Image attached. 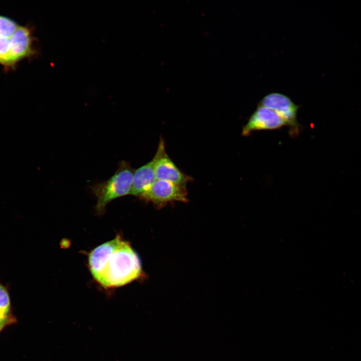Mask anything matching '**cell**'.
Segmentation results:
<instances>
[{
  "label": "cell",
  "instance_id": "5b68a950",
  "mask_svg": "<svg viewBox=\"0 0 361 361\" xmlns=\"http://www.w3.org/2000/svg\"><path fill=\"white\" fill-rule=\"evenodd\" d=\"M156 179L169 181L186 187L192 178L184 173L166 153L163 139L161 137L155 154L153 157Z\"/></svg>",
  "mask_w": 361,
  "mask_h": 361
},
{
  "label": "cell",
  "instance_id": "8992f818",
  "mask_svg": "<svg viewBox=\"0 0 361 361\" xmlns=\"http://www.w3.org/2000/svg\"><path fill=\"white\" fill-rule=\"evenodd\" d=\"M139 198L156 205L176 201L186 202L188 200L186 187L161 179H156Z\"/></svg>",
  "mask_w": 361,
  "mask_h": 361
},
{
  "label": "cell",
  "instance_id": "52a82bcc",
  "mask_svg": "<svg viewBox=\"0 0 361 361\" xmlns=\"http://www.w3.org/2000/svg\"><path fill=\"white\" fill-rule=\"evenodd\" d=\"M286 125L283 119L273 110L258 104L247 123L243 127L241 134L247 136L255 131L274 130Z\"/></svg>",
  "mask_w": 361,
  "mask_h": 361
},
{
  "label": "cell",
  "instance_id": "3957f363",
  "mask_svg": "<svg viewBox=\"0 0 361 361\" xmlns=\"http://www.w3.org/2000/svg\"><path fill=\"white\" fill-rule=\"evenodd\" d=\"M134 170L125 161H121L117 170L108 180L97 183L91 189L97 198L96 210L102 212L113 200L130 194Z\"/></svg>",
  "mask_w": 361,
  "mask_h": 361
},
{
  "label": "cell",
  "instance_id": "9c48e42d",
  "mask_svg": "<svg viewBox=\"0 0 361 361\" xmlns=\"http://www.w3.org/2000/svg\"><path fill=\"white\" fill-rule=\"evenodd\" d=\"M153 158L134 170L130 194L140 197L156 180Z\"/></svg>",
  "mask_w": 361,
  "mask_h": 361
},
{
  "label": "cell",
  "instance_id": "30bf717a",
  "mask_svg": "<svg viewBox=\"0 0 361 361\" xmlns=\"http://www.w3.org/2000/svg\"><path fill=\"white\" fill-rule=\"evenodd\" d=\"M0 316L12 324L16 323V318L13 315L10 298L7 288L2 284L0 281Z\"/></svg>",
  "mask_w": 361,
  "mask_h": 361
},
{
  "label": "cell",
  "instance_id": "6da1fadb",
  "mask_svg": "<svg viewBox=\"0 0 361 361\" xmlns=\"http://www.w3.org/2000/svg\"><path fill=\"white\" fill-rule=\"evenodd\" d=\"M34 28L0 15V65L6 71L15 70L22 61L38 53Z\"/></svg>",
  "mask_w": 361,
  "mask_h": 361
},
{
  "label": "cell",
  "instance_id": "277c9868",
  "mask_svg": "<svg viewBox=\"0 0 361 361\" xmlns=\"http://www.w3.org/2000/svg\"><path fill=\"white\" fill-rule=\"evenodd\" d=\"M259 104L269 108L276 112L289 127V133L296 136L300 132L301 125L297 118L300 105L294 103L287 96L278 92L265 95Z\"/></svg>",
  "mask_w": 361,
  "mask_h": 361
},
{
  "label": "cell",
  "instance_id": "7c38bea8",
  "mask_svg": "<svg viewBox=\"0 0 361 361\" xmlns=\"http://www.w3.org/2000/svg\"><path fill=\"white\" fill-rule=\"evenodd\" d=\"M4 328H5L4 327H3V326H0V332H1Z\"/></svg>",
  "mask_w": 361,
  "mask_h": 361
},
{
  "label": "cell",
  "instance_id": "7a4b0ae2",
  "mask_svg": "<svg viewBox=\"0 0 361 361\" xmlns=\"http://www.w3.org/2000/svg\"><path fill=\"white\" fill-rule=\"evenodd\" d=\"M141 274L140 260L130 245L123 240L106 259L96 281L105 288L126 285Z\"/></svg>",
  "mask_w": 361,
  "mask_h": 361
},
{
  "label": "cell",
  "instance_id": "8fae6325",
  "mask_svg": "<svg viewBox=\"0 0 361 361\" xmlns=\"http://www.w3.org/2000/svg\"><path fill=\"white\" fill-rule=\"evenodd\" d=\"M12 325V324L9 321L3 319L0 316V326H2L5 328L9 325Z\"/></svg>",
  "mask_w": 361,
  "mask_h": 361
},
{
  "label": "cell",
  "instance_id": "ba28073f",
  "mask_svg": "<svg viewBox=\"0 0 361 361\" xmlns=\"http://www.w3.org/2000/svg\"><path fill=\"white\" fill-rule=\"evenodd\" d=\"M122 240L119 236H117L113 240L98 246L89 253V267L95 280L101 272L109 255L118 247Z\"/></svg>",
  "mask_w": 361,
  "mask_h": 361
}]
</instances>
